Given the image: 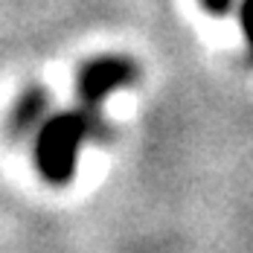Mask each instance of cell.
I'll return each instance as SVG.
<instances>
[{"label":"cell","mask_w":253,"mask_h":253,"mask_svg":"<svg viewBox=\"0 0 253 253\" xmlns=\"http://www.w3.org/2000/svg\"><path fill=\"white\" fill-rule=\"evenodd\" d=\"M114 131L99 108L79 105L73 111H61L44 120L35 131V169L52 186H64L76 175L79 152L87 140H108Z\"/></svg>","instance_id":"cell-1"},{"label":"cell","mask_w":253,"mask_h":253,"mask_svg":"<svg viewBox=\"0 0 253 253\" xmlns=\"http://www.w3.org/2000/svg\"><path fill=\"white\" fill-rule=\"evenodd\" d=\"M140 76V67L128 55H99L90 58L76 76V99L79 105L99 108L114 90L134 84Z\"/></svg>","instance_id":"cell-2"},{"label":"cell","mask_w":253,"mask_h":253,"mask_svg":"<svg viewBox=\"0 0 253 253\" xmlns=\"http://www.w3.org/2000/svg\"><path fill=\"white\" fill-rule=\"evenodd\" d=\"M47 117H50V90L41 84H32L15 99L6 128L12 137H26V134H32L44 126Z\"/></svg>","instance_id":"cell-3"},{"label":"cell","mask_w":253,"mask_h":253,"mask_svg":"<svg viewBox=\"0 0 253 253\" xmlns=\"http://www.w3.org/2000/svg\"><path fill=\"white\" fill-rule=\"evenodd\" d=\"M239 18H242V32H245V41H248V58L253 64V0H242Z\"/></svg>","instance_id":"cell-4"},{"label":"cell","mask_w":253,"mask_h":253,"mask_svg":"<svg viewBox=\"0 0 253 253\" xmlns=\"http://www.w3.org/2000/svg\"><path fill=\"white\" fill-rule=\"evenodd\" d=\"M201 6L210 12V15H227V12H233V0H201Z\"/></svg>","instance_id":"cell-5"}]
</instances>
